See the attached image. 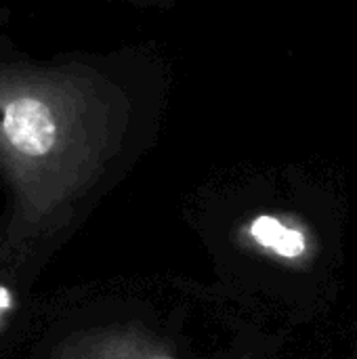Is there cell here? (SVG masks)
<instances>
[{"label":"cell","instance_id":"6da1fadb","mask_svg":"<svg viewBox=\"0 0 357 359\" xmlns=\"http://www.w3.org/2000/svg\"><path fill=\"white\" fill-rule=\"evenodd\" d=\"M103 86L63 67L0 69V164L23 189L69 187L107 126Z\"/></svg>","mask_w":357,"mask_h":359},{"label":"cell","instance_id":"7a4b0ae2","mask_svg":"<svg viewBox=\"0 0 357 359\" xmlns=\"http://www.w3.org/2000/svg\"><path fill=\"white\" fill-rule=\"evenodd\" d=\"M53 359H177L160 343L135 328L82 332L67 341Z\"/></svg>","mask_w":357,"mask_h":359},{"label":"cell","instance_id":"3957f363","mask_svg":"<svg viewBox=\"0 0 357 359\" xmlns=\"http://www.w3.org/2000/svg\"><path fill=\"white\" fill-rule=\"evenodd\" d=\"M250 240L280 259H301L309 252V238L301 227H290L282 219L261 215L248 225Z\"/></svg>","mask_w":357,"mask_h":359},{"label":"cell","instance_id":"277c9868","mask_svg":"<svg viewBox=\"0 0 357 359\" xmlns=\"http://www.w3.org/2000/svg\"><path fill=\"white\" fill-rule=\"evenodd\" d=\"M13 307H15V297H13V292H11L6 286L0 284V328L4 326V322H6V318L11 316Z\"/></svg>","mask_w":357,"mask_h":359}]
</instances>
